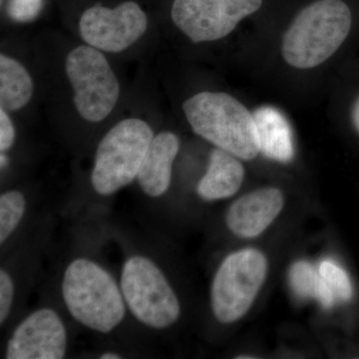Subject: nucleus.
I'll use <instances>...</instances> for the list:
<instances>
[{"label":"nucleus","instance_id":"7ed1b4c3","mask_svg":"<svg viewBox=\"0 0 359 359\" xmlns=\"http://www.w3.org/2000/svg\"><path fill=\"white\" fill-rule=\"evenodd\" d=\"M62 295L71 316L84 327L108 334L124 320L122 290L113 276L88 259H77L66 269Z\"/></svg>","mask_w":359,"mask_h":359},{"label":"nucleus","instance_id":"412c9836","mask_svg":"<svg viewBox=\"0 0 359 359\" xmlns=\"http://www.w3.org/2000/svg\"><path fill=\"white\" fill-rule=\"evenodd\" d=\"M15 139V130L7 111L0 109V150L6 152L13 147Z\"/></svg>","mask_w":359,"mask_h":359},{"label":"nucleus","instance_id":"4468645a","mask_svg":"<svg viewBox=\"0 0 359 359\" xmlns=\"http://www.w3.org/2000/svg\"><path fill=\"white\" fill-rule=\"evenodd\" d=\"M261 152L269 159L289 163L294 155L292 127L285 116L273 106H263L254 113Z\"/></svg>","mask_w":359,"mask_h":359},{"label":"nucleus","instance_id":"dca6fc26","mask_svg":"<svg viewBox=\"0 0 359 359\" xmlns=\"http://www.w3.org/2000/svg\"><path fill=\"white\" fill-rule=\"evenodd\" d=\"M26 200L20 191L11 190L0 196V243L4 244L18 228L25 212Z\"/></svg>","mask_w":359,"mask_h":359},{"label":"nucleus","instance_id":"ddd939ff","mask_svg":"<svg viewBox=\"0 0 359 359\" xmlns=\"http://www.w3.org/2000/svg\"><path fill=\"white\" fill-rule=\"evenodd\" d=\"M244 179V166L238 158L217 147L212 151L209 167L198 184V195L205 201L226 199L240 190Z\"/></svg>","mask_w":359,"mask_h":359},{"label":"nucleus","instance_id":"f3484780","mask_svg":"<svg viewBox=\"0 0 359 359\" xmlns=\"http://www.w3.org/2000/svg\"><path fill=\"white\" fill-rule=\"evenodd\" d=\"M290 278L295 294L302 299H318L323 278L318 271L308 262L299 261L294 263L290 269Z\"/></svg>","mask_w":359,"mask_h":359},{"label":"nucleus","instance_id":"0eeeda50","mask_svg":"<svg viewBox=\"0 0 359 359\" xmlns=\"http://www.w3.org/2000/svg\"><path fill=\"white\" fill-rule=\"evenodd\" d=\"M268 273V261L255 249L238 250L221 264L211 290L212 313L223 323H235L252 306Z\"/></svg>","mask_w":359,"mask_h":359},{"label":"nucleus","instance_id":"aec40b11","mask_svg":"<svg viewBox=\"0 0 359 359\" xmlns=\"http://www.w3.org/2000/svg\"><path fill=\"white\" fill-rule=\"evenodd\" d=\"M14 297L13 278L6 271H0V323H4L11 313Z\"/></svg>","mask_w":359,"mask_h":359},{"label":"nucleus","instance_id":"20e7f679","mask_svg":"<svg viewBox=\"0 0 359 359\" xmlns=\"http://www.w3.org/2000/svg\"><path fill=\"white\" fill-rule=\"evenodd\" d=\"M153 138L150 125L139 118L122 120L104 135L91 174L95 192L110 196L137 179Z\"/></svg>","mask_w":359,"mask_h":359},{"label":"nucleus","instance_id":"f8f14e48","mask_svg":"<svg viewBox=\"0 0 359 359\" xmlns=\"http://www.w3.org/2000/svg\"><path fill=\"white\" fill-rule=\"evenodd\" d=\"M179 149V137L173 132H160L153 138L137 176L142 191L149 197H161L167 192Z\"/></svg>","mask_w":359,"mask_h":359},{"label":"nucleus","instance_id":"5701e85b","mask_svg":"<svg viewBox=\"0 0 359 359\" xmlns=\"http://www.w3.org/2000/svg\"><path fill=\"white\" fill-rule=\"evenodd\" d=\"M101 359H119L122 358V356H120L119 354L115 353H105L101 354Z\"/></svg>","mask_w":359,"mask_h":359},{"label":"nucleus","instance_id":"f03ea898","mask_svg":"<svg viewBox=\"0 0 359 359\" xmlns=\"http://www.w3.org/2000/svg\"><path fill=\"white\" fill-rule=\"evenodd\" d=\"M183 111L196 134L238 159L261 152L254 115L230 94L200 92L187 99Z\"/></svg>","mask_w":359,"mask_h":359},{"label":"nucleus","instance_id":"6ab92c4d","mask_svg":"<svg viewBox=\"0 0 359 359\" xmlns=\"http://www.w3.org/2000/svg\"><path fill=\"white\" fill-rule=\"evenodd\" d=\"M42 6V0H11L9 14L14 20L26 22L36 18Z\"/></svg>","mask_w":359,"mask_h":359},{"label":"nucleus","instance_id":"f257e3e1","mask_svg":"<svg viewBox=\"0 0 359 359\" xmlns=\"http://www.w3.org/2000/svg\"><path fill=\"white\" fill-rule=\"evenodd\" d=\"M353 14L344 0H316L295 16L283 37L282 54L297 69L323 65L344 44Z\"/></svg>","mask_w":359,"mask_h":359},{"label":"nucleus","instance_id":"b1692460","mask_svg":"<svg viewBox=\"0 0 359 359\" xmlns=\"http://www.w3.org/2000/svg\"><path fill=\"white\" fill-rule=\"evenodd\" d=\"M0 164H1V169H4V168H6L7 165H8V158L2 152L1 156H0Z\"/></svg>","mask_w":359,"mask_h":359},{"label":"nucleus","instance_id":"9d476101","mask_svg":"<svg viewBox=\"0 0 359 359\" xmlns=\"http://www.w3.org/2000/svg\"><path fill=\"white\" fill-rule=\"evenodd\" d=\"M67 334L62 320L51 309H40L21 321L7 344V359L65 358Z\"/></svg>","mask_w":359,"mask_h":359},{"label":"nucleus","instance_id":"423d86ee","mask_svg":"<svg viewBox=\"0 0 359 359\" xmlns=\"http://www.w3.org/2000/svg\"><path fill=\"white\" fill-rule=\"evenodd\" d=\"M121 290L130 311L143 325L162 330L178 320V297L162 271L148 257L134 256L125 262Z\"/></svg>","mask_w":359,"mask_h":359},{"label":"nucleus","instance_id":"1a4fd4ad","mask_svg":"<svg viewBox=\"0 0 359 359\" xmlns=\"http://www.w3.org/2000/svg\"><path fill=\"white\" fill-rule=\"evenodd\" d=\"M149 20L135 1L117 6H94L82 13L79 32L86 44L98 50L119 53L136 43L147 32Z\"/></svg>","mask_w":359,"mask_h":359},{"label":"nucleus","instance_id":"a211bd4d","mask_svg":"<svg viewBox=\"0 0 359 359\" xmlns=\"http://www.w3.org/2000/svg\"><path fill=\"white\" fill-rule=\"evenodd\" d=\"M318 273L330 285L337 299L341 302L351 301L353 294V285L344 269L340 268L334 262L325 259L318 266Z\"/></svg>","mask_w":359,"mask_h":359},{"label":"nucleus","instance_id":"9b49d317","mask_svg":"<svg viewBox=\"0 0 359 359\" xmlns=\"http://www.w3.org/2000/svg\"><path fill=\"white\" fill-rule=\"evenodd\" d=\"M285 198L278 188L259 189L238 198L226 212V222L233 235L252 238L261 235L282 212Z\"/></svg>","mask_w":359,"mask_h":359},{"label":"nucleus","instance_id":"4be33fe9","mask_svg":"<svg viewBox=\"0 0 359 359\" xmlns=\"http://www.w3.org/2000/svg\"><path fill=\"white\" fill-rule=\"evenodd\" d=\"M351 122H353L354 129L359 134V97L354 102L353 110H351Z\"/></svg>","mask_w":359,"mask_h":359},{"label":"nucleus","instance_id":"39448f33","mask_svg":"<svg viewBox=\"0 0 359 359\" xmlns=\"http://www.w3.org/2000/svg\"><path fill=\"white\" fill-rule=\"evenodd\" d=\"M65 72L78 114L88 122L105 120L117 105L121 90L102 51L88 44L75 47L66 58Z\"/></svg>","mask_w":359,"mask_h":359},{"label":"nucleus","instance_id":"2eb2a0df","mask_svg":"<svg viewBox=\"0 0 359 359\" xmlns=\"http://www.w3.org/2000/svg\"><path fill=\"white\" fill-rule=\"evenodd\" d=\"M34 84L27 69L6 54L0 55V106L6 111H18L32 100Z\"/></svg>","mask_w":359,"mask_h":359},{"label":"nucleus","instance_id":"6e6552de","mask_svg":"<svg viewBox=\"0 0 359 359\" xmlns=\"http://www.w3.org/2000/svg\"><path fill=\"white\" fill-rule=\"evenodd\" d=\"M263 0H174V25L193 42L228 36L238 23L261 8Z\"/></svg>","mask_w":359,"mask_h":359}]
</instances>
